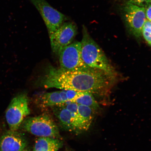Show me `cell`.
<instances>
[{
	"instance_id": "cell-1",
	"label": "cell",
	"mask_w": 151,
	"mask_h": 151,
	"mask_svg": "<svg viewBox=\"0 0 151 151\" xmlns=\"http://www.w3.org/2000/svg\"><path fill=\"white\" fill-rule=\"evenodd\" d=\"M114 78L105 71L93 68L85 71H69L50 65L39 79L37 84L45 88L99 94L108 90Z\"/></svg>"
},
{
	"instance_id": "cell-2",
	"label": "cell",
	"mask_w": 151,
	"mask_h": 151,
	"mask_svg": "<svg viewBox=\"0 0 151 151\" xmlns=\"http://www.w3.org/2000/svg\"><path fill=\"white\" fill-rule=\"evenodd\" d=\"M82 35L81 53L84 63L90 67L101 70L114 76V70L109 60L84 25L82 26Z\"/></svg>"
},
{
	"instance_id": "cell-3",
	"label": "cell",
	"mask_w": 151,
	"mask_h": 151,
	"mask_svg": "<svg viewBox=\"0 0 151 151\" xmlns=\"http://www.w3.org/2000/svg\"><path fill=\"white\" fill-rule=\"evenodd\" d=\"M21 126L25 131L36 136L61 139L58 126L48 115L25 119Z\"/></svg>"
},
{
	"instance_id": "cell-4",
	"label": "cell",
	"mask_w": 151,
	"mask_h": 151,
	"mask_svg": "<svg viewBox=\"0 0 151 151\" xmlns=\"http://www.w3.org/2000/svg\"><path fill=\"white\" fill-rule=\"evenodd\" d=\"M81 42L75 41L62 49L59 55L60 69L65 71L88 70L91 67L84 63L81 56Z\"/></svg>"
},
{
	"instance_id": "cell-5",
	"label": "cell",
	"mask_w": 151,
	"mask_h": 151,
	"mask_svg": "<svg viewBox=\"0 0 151 151\" xmlns=\"http://www.w3.org/2000/svg\"><path fill=\"white\" fill-rule=\"evenodd\" d=\"M30 113L27 95L21 94L13 99L5 113L9 130L17 131Z\"/></svg>"
},
{
	"instance_id": "cell-6",
	"label": "cell",
	"mask_w": 151,
	"mask_h": 151,
	"mask_svg": "<svg viewBox=\"0 0 151 151\" xmlns=\"http://www.w3.org/2000/svg\"><path fill=\"white\" fill-rule=\"evenodd\" d=\"M146 8L129 2L122 7L124 22L129 31L137 39L141 37L142 28L146 20Z\"/></svg>"
},
{
	"instance_id": "cell-7",
	"label": "cell",
	"mask_w": 151,
	"mask_h": 151,
	"mask_svg": "<svg viewBox=\"0 0 151 151\" xmlns=\"http://www.w3.org/2000/svg\"><path fill=\"white\" fill-rule=\"evenodd\" d=\"M41 15L48 30L49 35H52L64 22L68 17L54 9L46 0H29Z\"/></svg>"
},
{
	"instance_id": "cell-8",
	"label": "cell",
	"mask_w": 151,
	"mask_h": 151,
	"mask_svg": "<svg viewBox=\"0 0 151 151\" xmlns=\"http://www.w3.org/2000/svg\"><path fill=\"white\" fill-rule=\"evenodd\" d=\"M78 33L76 24L73 22H65L49 35L52 52L59 55L62 49L72 43Z\"/></svg>"
},
{
	"instance_id": "cell-9",
	"label": "cell",
	"mask_w": 151,
	"mask_h": 151,
	"mask_svg": "<svg viewBox=\"0 0 151 151\" xmlns=\"http://www.w3.org/2000/svg\"><path fill=\"white\" fill-rule=\"evenodd\" d=\"M26 146L25 139L17 131L9 130L0 139V151H22Z\"/></svg>"
},
{
	"instance_id": "cell-10",
	"label": "cell",
	"mask_w": 151,
	"mask_h": 151,
	"mask_svg": "<svg viewBox=\"0 0 151 151\" xmlns=\"http://www.w3.org/2000/svg\"><path fill=\"white\" fill-rule=\"evenodd\" d=\"M51 107L54 114L59 120L62 127L66 131L76 133L72 122L71 112L62 105Z\"/></svg>"
},
{
	"instance_id": "cell-11",
	"label": "cell",
	"mask_w": 151,
	"mask_h": 151,
	"mask_svg": "<svg viewBox=\"0 0 151 151\" xmlns=\"http://www.w3.org/2000/svg\"><path fill=\"white\" fill-rule=\"evenodd\" d=\"M62 139L40 137L36 140L34 151H58L63 145Z\"/></svg>"
},
{
	"instance_id": "cell-12",
	"label": "cell",
	"mask_w": 151,
	"mask_h": 151,
	"mask_svg": "<svg viewBox=\"0 0 151 151\" xmlns=\"http://www.w3.org/2000/svg\"><path fill=\"white\" fill-rule=\"evenodd\" d=\"M78 112L82 122L83 131H87L93 121L95 111L90 107L78 105Z\"/></svg>"
},
{
	"instance_id": "cell-13",
	"label": "cell",
	"mask_w": 151,
	"mask_h": 151,
	"mask_svg": "<svg viewBox=\"0 0 151 151\" xmlns=\"http://www.w3.org/2000/svg\"><path fill=\"white\" fill-rule=\"evenodd\" d=\"M40 98L41 104L45 107H52L63 104L59 91L45 93Z\"/></svg>"
},
{
	"instance_id": "cell-14",
	"label": "cell",
	"mask_w": 151,
	"mask_h": 151,
	"mask_svg": "<svg viewBox=\"0 0 151 151\" xmlns=\"http://www.w3.org/2000/svg\"><path fill=\"white\" fill-rule=\"evenodd\" d=\"M75 103L78 105L86 106L93 109L95 112L100 109L99 106L91 93L84 92L82 96L75 100Z\"/></svg>"
},
{
	"instance_id": "cell-15",
	"label": "cell",
	"mask_w": 151,
	"mask_h": 151,
	"mask_svg": "<svg viewBox=\"0 0 151 151\" xmlns=\"http://www.w3.org/2000/svg\"><path fill=\"white\" fill-rule=\"evenodd\" d=\"M65 90L67 94L68 101L72 102H74L75 100L82 96L84 92L73 90Z\"/></svg>"
},
{
	"instance_id": "cell-16",
	"label": "cell",
	"mask_w": 151,
	"mask_h": 151,
	"mask_svg": "<svg viewBox=\"0 0 151 151\" xmlns=\"http://www.w3.org/2000/svg\"><path fill=\"white\" fill-rule=\"evenodd\" d=\"M126 2H129L134 4L146 8L150 5V0H124Z\"/></svg>"
},
{
	"instance_id": "cell-17",
	"label": "cell",
	"mask_w": 151,
	"mask_h": 151,
	"mask_svg": "<svg viewBox=\"0 0 151 151\" xmlns=\"http://www.w3.org/2000/svg\"><path fill=\"white\" fill-rule=\"evenodd\" d=\"M142 31L151 34V22L146 20L143 25Z\"/></svg>"
},
{
	"instance_id": "cell-18",
	"label": "cell",
	"mask_w": 151,
	"mask_h": 151,
	"mask_svg": "<svg viewBox=\"0 0 151 151\" xmlns=\"http://www.w3.org/2000/svg\"><path fill=\"white\" fill-rule=\"evenodd\" d=\"M60 97H61L63 104L65 103L68 101L67 93L65 90H63L59 91Z\"/></svg>"
},
{
	"instance_id": "cell-19",
	"label": "cell",
	"mask_w": 151,
	"mask_h": 151,
	"mask_svg": "<svg viewBox=\"0 0 151 151\" xmlns=\"http://www.w3.org/2000/svg\"><path fill=\"white\" fill-rule=\"evenodd\" d=\"M142 35L148 44L151 46V34L146 32L145 31H142Z\"/></svg>"
},
{
	"instance_id": "cell-20",
	"label": "cell",
	"mask_w": 151,
	"mask_h": 151,
	"mask_svg": "<svg viewBox=\"0 0 151 151\" xmlns=\"http://www.w3.org/2000/svg\"><path fill=\"white\" fill-rule=\"evenodd\" d=\"M146 15L147 20L151 22V4L149 5L146 8Z\"/></svg>"
},
{
	"instance_id": "cell-21",
	"label": "cell",
	"mask_w": 151,
	"mask_h": 151,
	"mask_svg": "<svg viewBox=\"0 0 151 151\" xmlns=\"http://www.w3.org/2000/svg\"><path fill=\"white\" fill-rule=\"evenodd\" d=\"M28 151L27 150H24L23 151Z\"/></svg>"
},
{
	"instance_id": "cell-22",
	"label": "cell",
	"mask_w": 151,
	"mask_h": 151,
	"mask_svg": "<svg viewBox=\"0 0 151 151\" xmlns=\"http://www.w3.org/2000/svg\"><path fill=\"white\" fill-rule=\"evenodd\" d=\"M70 151V150H67V151Z\"/></svg>"
},
{
	"instance_id": "cell-23",
	"label": "cell",
	"mask_w": 151,
	"mask_h": 151,
	"mask_svg": "<svg viewBox=\"0 0 151 151\" xmlns=\"http://www.w3.org/2000/svg\"><path fill=\"white\" fill-rule=\"evenodd\" d=\"M150 2L151 3V0H150Z\"/></svg>"
}]
</instances>
